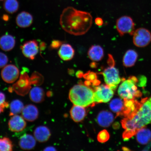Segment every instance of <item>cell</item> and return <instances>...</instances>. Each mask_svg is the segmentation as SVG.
<instances>
[{
  "label": "cell",
  "instance_id": "cell-1",
  "mask_svg": "<svg viewBox=\"0 0 151 151\" xmlns=\"http://www.w3.org/2000/svg\"><path fill=\"white\" fill-rule=\"evenodd\" d=\"M60 22L62 29L67 33L76 36L82 35L91 27L92 17L89 13L68 7L62 12Z\"/></svg>",
  "mask_w": 151,
  "mask_h": 151
},
{
  "label": "cell",
  "instance_id": "cell-2",
  "mask_svg": "<svg viewBox=\"0 0 151 151\" xmlns=\"http://www.w3.org/2000/svg\"><path fill=\"white\" fill-rule=\"evenodd\" d=\"M140 107L131 118H124L121 122L122 127L125 129L123 138L127 140L136 135L141 128L151 124V96L141 101Z\"/></svg>",
  "mask_w": 151,
  "mask_h": 151
},
{
  "label": "cell",
  "instance_id": "cell-3",
  "mask_svg": "<svg viewBox=\"0 0 151 151\" xmlns=\"http://www.w3.org/2000/svg\"><path fill=\"white\" fill-rule=\"evenodd\" d=\"M93 91L86 85H75L70 91L69 98L74 105L84 107L90 106L94 103Z\"/></svg>",
  "mask_w": 151,
  "mask_h": 151
},
{
  "label": "cell",
  "instance_id": "cell-4",
  "mask_svg": "<svg viewBox=\"0 0 151 151\" xmlns=\"http://www.w3.org/2000/svg\"><path fill=\"white\" fill-rule=\"evenodd\" d=\"M122 82L118 89V93L124 100L135 99L140 97L142 93L137 87V78L134 76H130L127 80L122 79Z\"/></svg>",
  "mask_w": 151,
  "mask_h": 151
},
{
  "label": "cell",
  "instance_id": "cell-5",
  "mask_svg": "<svg viewBox=\"0 0 151 151\" xmlns=\"http://www.w3.org/2000/svg\"><path fill=\"white\" fill-rule=\"evenodd\" d=\"M109 67L104 70L102 74L104 80L107 86L113 90H116L120 83L121 79L118 70L114 66V60L109 61Z\"/></svg>",
  "mask_w": 151,
  "mask_h": 151
},
{
  "label": "cell",
  "instance_id": "cell-6",
  "mask_svg": "<svg viewBox=\"0 0 151 151\" xmlns=\"http://www.w3.org/2000/svg\"><path fill=\"white\" fill-rule=\"evenodd\" d=\"M135 26L133 19L129 16H123L116 20V29L121 37L126 34L133 35L135 31Z\"/></svg>",
  "mask_w": 151,
  "mask_h": 151
},
{
  "label": "cell",
  "instance_id": "cell-7",
  "mask_svg": "<svg viewBox=\"0 0 151 151\" xmlns=\"http://www.w3.org/2000/svg\"><path fill=\"white\" fill-rule=\"evenodd\" d=\"M133 35L134 44L139 48L146 47L151 42V33L146 28H138L135 30Z\"/></svg>",
  "mask_w": 151,
  "mask_h": 151
},
{
  "label": "cell",
  "instance_id": "cell-8",
  "mask_svg": "<svg viewBox=\"0 0 151 151\" xmlns=\"http://www.w3.org/2000/svg\"><path fill=\"white\" fill-rule=\"evenodd\" d=\"M114 94L113 90L107 85H101L96 87L94 92V102L107 103L110 101Z\"/></svg>",
  "mask_w": 151,
  "mask_h": 151
},
{
  "label": "cell",
  "instance_id": "cell-9",
  "mask_svg": "<svg viewBox=\"0 0 151 151\" xmlns=\"http://www.w3.org/2000/svg\"><path fill=\"white\" fill-rule=\"evenodd\" d=\"M20 72L18 68L13 64L7 65L1 72V76L4 82L9 84L14 83L19 78Z\"/></svg>",
  "mask_w": 151,
  "mask_h": 151
},
{
  "label": "cell",
  "instance_id": "cell-10",
  "mask_svg": "<svg viewBox=\"0 0 151 151\" xmlns=\"http://www.w3.org/2000/svg\"><path fill=\"white\" fill-rule=\"evenodd\" d=\"M22 54L26 58L29 60L35 59L38 53V43L35 40L26 41L21 47Z\"/></svg>",
  "mask_w": 151,
  "mask_h": 151
},
{
  "label": "cell",
  "instance_id": "cell-11",
  "mask_svg": "<svg viewBox=\"0 0 151 151\" xmlns=\"http://www.w3.org/2000/svg\"><path fill=\"white\" fill-rule=\"evenodd\" d=\"M27 126L26 120L23 117L18 114L11 116L9 120L8 126L11 132L19 133L25 129Z\"/></svg>",
  "mask_w": 151,
  "mask_h": 151
},
{
  "label": "cell",
  "instance_id": "cell-12",
  "mask_svg": "<svg viewBox=\"0 0 151 151\" xmlns=\"http://www.w3.org/2000/svg\"><path fill=\"white\" fill-rule=\"evenodd\" d=\"M124 107L122 116L124 118H131L137 112L140 106L141 101L131 99L124 100Z\"/></svg>",
  "mask_w": 151,
  "mask_h": 151
},
{
  "label": "cell",
  "instance_id": "cell-13",
  "mask_svg": "<svg viewBox=\"0 0 151 151\" xmlns=\"http://www.w3.org/2000/svg\"><path fill=\"white\" fill-rule=\"evenodd\" d=\"M22 116L26 120L33 122L38 117L39 111L37 107L33 104H28L25 106L22 112Z\"/></svg>",
  "mask_w": 151,
  "mask_h": 151
},
{
  "label": "cell",
  "instance_id": "cell-14",
  "mask_svg": "<svg viewBox=\"0 0 151 151\" xmlns=\"http://www.w3.org/2000/svg\"><path fill=\"white\" fill-rule=\"evenodd\" d=\"M33 17L26 11H22L17 16L16 22L17 25L21 28L29 27L33 24Z\"/></svg>",
  "mask_w": 151,
  "mask_h": 151
},
{
  "label": "cell",
  "instance_id": "cell-15",
  "mask_svg": "<svg viewBox=\"0 0 151 151\" xmlns=\"http://www.w3.org/2000/svg\"><path fill=\"white\" fill-rule=\"evenodd\" d=\"M36 145V139L30 134H25L20 138L19 145L20 148L24 150H32Z\"/></svg>",
  "mask_w": 151,
  "mask_h": 151
},
{
  "label": "cell",
  "instance_id": "cell-16",
  "mask_svg": "<svg viewBox=\"0 0 151 151\" xmlns=\"http://www.w3.org/2000/svg\"><path fill=\"white\" fill-rule=\"evenodd\" d=\"M16 44V39L12 35H5L0 37V48L4 51H10L14 48Z\"/></svg>",
  "mask_w": 151,
  "mask_h": 151
},
{
  "label": "cell",
  "instance_id": "cell-17",
  "mask_svg": "<svg viewBox=\"0 0 151 151\" xmlns=\"http://www.w3.org/2000/svg\"><path fill=\"white\" fill-rule=\"evenodd\" d=\"M34 137L39 142L43 143L48 141L50 137V129L46 126H41L35 128L34 132Z\"/></svg>",
  "mask_w": 151,
  "mask_h": 151
},
{
  "label": "cell",
  "instance_id": "cell-18",
  "mask_svg": "<svg viewBox=\"0 0 151 151\" xmlns=\"http://www.w3.org/2000/svg\"><path fill=\"white\" fill-rule=\"evenodd\" d=\"M114 119V117L112 113L106 111L100 112L97 118L98 124L103 127H109L112 124Z\"/></svg>",
  "mask_w": 151,
  "mask_h": 151
},
{
  "label": "cell",
  "instance_id": "cell-19",
  "mask_svg": "<svg viewBox=\"0 0 151 151\" xmlns=\"http://www.w3.org/2000/svg\"><path fill=\"white\" fill-rule=\"evenodd\" d=\"M58 54L63 61H68L72 59L74 57L75 50L71 45L65 43L60 46Z\"/></svg>",
  "mask_w": 151,
  "mask_h": 151
},
{
  "label": "cell",
  "instance_id": "cell-20",
  "mask_svg": "<svg viewBox=\"0 0 151 151\" xmlns=\"http://www.w3.org/2000/svg\"><path fill=\"white\" fill-rule=\"evenodd\" d=\"M138 55L136 51L133 50L127 51L123 58V64L124 67L129 68L134 65L137 60Z\"/></svg>",
  "mask_w": 151,
  "mask_h": 151
},
{
  "label": "cell",
  "instance_id": "cell-21",
  "mask_svg": "<svg viewBox=\"0 0 151 151\" xmlns=\"http://www.w3.org/2000/svg\"><path fill=\"white\" fill-rule=\"evenodd\" d=\"M70 114L73 120L76 122H80L84 119L86 116V111L84 107L74 105L72 107Z\"/></svg>",
  "mask_w": 151,
  "mask_h": 151
},
{
  "label": "cell",
  "instance_id": "cell-22",
  "mask_svg": "<svg viewBox=\"0 0 151 151\" xmlns=\"http://www.w3.org/2000/svg\"><path fill=\"white\" fill-rule=\"evenodd\" d=\"M88 55L90 59L93 61H101L104 56V51L99 45H93L89 48Z\"/></svg>",
  "mask_w": 151,
  "mask_h": 151
},
{
  "label": "cell",
  "instance_id": "cell-23",
  "mask_svg": "<svg viewBox=\"0 0 151 151\" xmlns=\"http://www.w3.org/2000/svg\"><path fill=\"white\" fill-rule=\"evenodd\" d=\"M30 99L33 102L40 103L44 101L45 93L43 88L40 87L35 86L30 90L29 93Z\"/></svg>",
  "mask_w": 151,
  "mask_h": 151
},
{
  "label": "cell",
  "instance_id": "cell-24",
  "mask_svg": "<svg viewBox=\"0 0 151 151\" xmlns=\"http://www.w3.org/2000/svg\"><path fill=\"white\" fill-rule=\"evenodd\" d=\"M137 140L142 145H146L151 139V132L145 127L139 129L136 134Z\"/></svg>",
  "mask_w": 151,
  "mask_h": 151
},
{
  "label": "cell",
  "instance_id": "cell-25",
  "mask_svg": "<svg viewBox=\"0 0 151 151\" xmlns=\"http://www.w3.org/2000/svg\"><path fill=\"white\" fill-rule=\"evenodd\" d=\"M111 111L116 113V116H122L124 107V101L116 98L111 101L109 105Z\"/></svg>",
  "mask_w": 151,
  "mask_h": 151
},
{
  "label": "cell",
  "instance_id": "cell-26",
  "mask_svg": "<svg viewBox=\"0 0 151 151\" xmlns=\"http://www.w3.org/2000/svg\"><path fill=\"white\" fill-rule=\"evenodd\" d=\"M19 4L18 0H4L3 8L6 12L12 14L18 10Z\"/></svg>",
  "mask_w": 151,
  "mask_h": 151
},
{
  "label": "cell",
  "instance_id": "cell-27",
  "mask_svg": "<svg viewBox=\"0 0 151 151\" xmlns=\"http://www.w3.org/2000/svg\"><path fill=\"white\" fill-rule=\"evenodd\" d=\"M24 106L23 103L20 100H14L11 102L9 105V116H12L21 113Z\"/></svg>",
  "mask_w": 151,
  "mask_h": 151
},
{
  "label": "cell",
  "instance_id": "cell-28",
  "mask_svg": "<svg viewBox=\"0 0 151 151\" xmlns=\"http://www.w3.org/2000/svg\"><path fill=\"white\" fill-rule=\"evenodd\" d=\"M12 142L8 137L0 138V151H11L13 150Z\"/></svg>",
  "mask_w": 151,
  "mask_h": 151
},
{
  "label": "cell",
  "instance_id": "cell-29",
  "mask_svg": "<svg viewBox=\"0 0 151 151\" xmlns=\"http://www.w3.org/2000/svg\"><path fill=\"white\" fill-rule=\"evenodd\" d=\"M109 132L106 130H103L98 134V141L101 143H105L109 140Z\"/></svg>",
  "mask_w": 151,
  "mask_h": 151
},
{
  "label": "cell",
  "instance_id": "cell-30",
  "mask_svg": "<svg viewBox=\"0 0 151 151\" xmlns=\"http://www.w3.org/2000/svg\"><path fill=\"white\" fill-rule=\"evenodd\" d=\"M8 62V57L4 53L0 52V69L3 68L7 65Z\"/></svg>",
  "mask_w": 151,
  "mask_h": 151
},
{
  "label": "cell",
  "instance_id": "cell-31",
  "mask_svg": "<svg viewBox=\"0 0 151 151\" xmlns=\"http://www.w3.org/2000/svg\"><path fill=\"white\" fill-rule=\"evenodd\" d=\"M84 77L88 81L92 83L97 80V75L95 73L93 72H89L84 75Z\"/></svg>",
  "mask_w": 151,
  "mask_h": 151
},
{
  "label": "cell",
  "instance_id": "cell-32",
  "mask_svg": "<svg viewBox=\"0 0 151 151\" xmlns=\"http://www.w3.org/2000/svg\"><path fill=\"white\" fill-rule=\"evenodd\" d=\"M8 103L6 101V97L3 92L0 91V106L3 109L5 107L8 106Z\"/></svg>",
  "mask_w": 151,
  "mask_h": 151
},
{
  "label": "cell",
  "instance_id": "cell-33",
  "mask_svg": "<svg viewBox=\"0 0 151 151\" xmlns=\"http://www.w3.org/2000/svg\"><path fill=\"white\" fill-rule=\"evenodd\" d=\"M62 44V42L59 41L54 40L52 42L51 47L52 48H57Z\"/></svg>",
  "mask_w": 151,
  "mask_h": 151
},
{
  "label": "cell",
  "instance_id": "cell-34",
  "mask_svg": "<svg viewBox=\"0 0 151 151\" xmlns=\"http://www.w3.org/2000/svg\"><path fill=\"white\" fill-rule=\"evenodd\" d=\"M95 23L98 26L102 25L103 23L102 19L99 17L96 18L95 19Z\"/></svg>",
  "mask_w": 151,
  "mask_h": 151
},
{
  "label": "cell",
  "instance_id": "cell-35",
  "mask_svg": "<svg viewBox=\"0 0 151 151\" xmlns=\"http://www.w3.org/2000/svg\"><path fill=\"white\" fill-rule=\"evenodd\" d=\"M45 151H56V150L55 148L52 147H47L44 150Z\"/></svg>",
  "mask_w": 151,
  "mask_h": 151
},
{
  "label": "cell",
  "instance_id": "cell-36",
  "mask_svg": "<svg viewBox=\"0 0 151 151\" xmlns=\"http://www.w3.org/2000/svg\"><path fill=\"white\" fill-rule=\"evenodd\" d=\"M76 75L78 77H81L83 76V73L82 72V71H77L76 73Z\"/></svg>",
  "mask_w": 151,
  "mask_h": 151
},
{
  "label": "cell",
  "instance_id": "cell-37",
  "mask_svg": "<svg viewBox=\"0 0 151 151\" xmlns=\"http://www.w3.org/2000/svg\"><path fill=\"white\" fill-rule=\"evenodd\" d=\"M3 109H2L1 107L0 106V114H1V112H3Z\"/></svg>",
  "mask_w": 151,
  "mask_h": 151
},
{
  "label": "cell",
  "instance_id": "cell-38",
  "mask_svg": "<svg viewBox=\"0 0 151 151\" xmlns=\"http://www.w3.org/2000/svg\"><path fill=\"white\" fill-rule=\"evenodd\" d=\"M4 1V0H0V1Z\"/></svg>",
  "mask_w": 151,
  "mask_h": 151
}]
</instances>
